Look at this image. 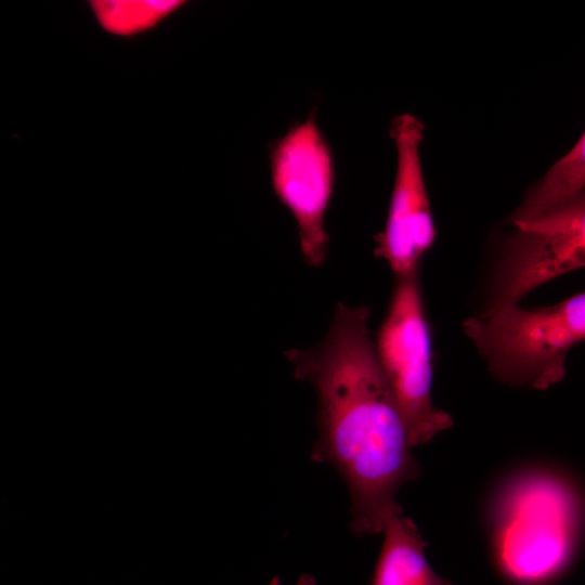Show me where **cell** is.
I'll return each mask as SVG.
<instances>
[{
	"label": "cell",
	"mask_w": 585,
	"mask_h": 585,
	"mask_svg": "<svg viewBox=\"0 0 585 585\" xmlns=\"http://www.w3.org/2000/svg\"><path fill=\"white\" fill-rule=\"evenodd\" d=\"M381 533L384 542L370 585H454L432 570L426 542L403 512L390 517Z\"/></svg>",
	"instance_id": "ba28073f"
},
{
	"label": "cell",
	"mask_w": 585,
	"mask_h": 585,
	"mask_svg": "<svg viewBox=\"0 0 585 585\" xmlns=\"http://www.w3.org/2000/svg\"><path fill=\"white\" fill-rule=\"evenodd\" d=\"M585 136L562 156L523 197L509 217L511 225L562 209L584 198Z\"/></svg>",
	"instance_id": "9c48e42d"
},
{
	"label": "cell",
	"mask_w": 585,
	"mask_h": 585,
	"mask_svg": "<svg viewBox=\"0 0 585 585\" xmlns=\"http://www.w3.org/2000/svg\"><path fill=\"white\" fill-rule=\"evenodd\" d=\"M395 278L374 343L411 445L416 446L448 429L453 419L432 401V337L418 272Z\"/></svg>",
	"instance_id": "277c9868"
},
{
	"label": "cell",
	"mask_w": 585,
	"mask_h": 585,
	"mask_svg": "<svg viewBox=\"0 0 585 585\" xmlns=\"http://www.w3.org/2000/svg\"><path fill=\"white\" fill-rule=\"evenodd\" d=\"M269 159L273 192L296 221L301 256L308 265L318 268L328 252L325 216L336 171L315 108L271 144Z\"/></svg>",
	"instance_id": "8992f818"
},
{
	"label": "cell",
	"mask_w": 585,
	"mask_h": 585,
	"mask_svg": "<svg viewBox=\"0 0 585 585\" xmlns=\"http://www.w3.org/2000/svg\"><path fill=\"white\" fill-rule=\"evenodd\" d=\"M491 560L509 585H555L575 564L583 530L578 483L531 465L497 483L487 504Z\"/></svg>",
	"instance_id": "7a4b0ae2"
},
{
	"label": "cell",
	"mask_w": 585,
	"mask_h": 585,
	"mask_svg": "<svg viewBox=\"0 0 585 585\" xmlns=\"http://www.w3.org/2000/svg\"><path fill=\"white\" fill-rule=\"evenodd\" d=\"M184 3L181 0L94 1L92 8L105 29L132 35L154 27Z\"/></svg>",
	"instance_id": "30bf717a"
},
{
	"label": "cell",
	"mask_w": 585,
	"mask_h": 585,
	"mask_svg": "<svg viewBox=\"0 0 585 585\" xmlns=\"http://www.w3.org/2000/svg\"><path fill=\"white\" fill-rule=\"evenodd\" d=\"M463 329L494 379L546 390L564 378L569 352L585 338V294L547 307L509 304L478 312Z\"/></svg>",
	"instance_id": "3957f363"
},
{
	"label": "cell",
	"mask_w": 585,
	"mask_h": 585,
	"mask_svg": "<svg viewBox=\"0 0 585 585\" xmlns=\"http://www.w3.org/2000/svg\"><path fill=\"white\" fill-rule=\"evenodd\" d=\"M512 226L491 266L478 312L519 304L535 288L585 265V197Z\"/></svg>",
	"instance_id": "5b68a950"
},
{
	"label": "cell",
	"mask_w": 585,
	"mask_h": 585,
	"mask_svg": "<svg viewBox=\"0 0 585 585\" xmlns=\"http://www.w3.org/2000/svg\"><path fill=\"white\" fill-rule=\"evenodd\" d=\"M396 169L385 226L375 237V255L395 277L418 272L435 239V226L425 184L420 145L424 123L411 114L393 118L390 127Z\"/></svg>",
	"instance_id": "52a82bcc"
},
{
	"label": "cell",
	"mask_w": 585,
	"mask_h": 585,
	"mask_svg": "<svg viewBox=\"0 0 585 585\" xmlns=\"http://www.w3.org/2000/svg\"><path fill=\"white\" fill-rule=\"evenodd\" d=\"M369 316L368 307L339 302L318 344L285 351L295 378L308 382L317 398L311 458L343 479L350 529L358 536L381 533L390 517L403 512L396 494L420 474L376 353Z\"/></svg>",
	"instance_id": "6da1fadb"
},
{
	"label": "cell",
	"mask_w": 585,
	"mask_h": 585,
	"mask_svg": "<svg viewBox=\"0 0 585 585\" xmlns=\"http://www.w3.org/2000/svg\"><path fill=\"white\" fill-rule=\"evenodd\" d=\"M269 585H281L280 577H273ZM296 585H316V581L314 576L310 574H303L298 578Z\"/></svg>",
	"instance_id": "8fae6325"
}]
</instances>
